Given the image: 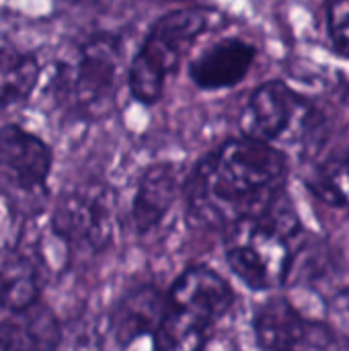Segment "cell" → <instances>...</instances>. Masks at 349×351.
Listing matches in <instances>:
<instances>
[{
	"label": "cell",
	"mask_w": 349,
	"mask_h": 351,
	"mask_svg": "<svg viewBox=\"0 0 349 351\" xmlns=\"http://www.w3.org/2000/svg\"><path fill=\"white\" fill-rule=\"evenodd\" d=\"M121 49L113 35L88 39L76 56L60 64L53 88L58 103L80 119H101L115 105Z\"/></svg>",
	"instance_id": "4"
},
{
	"label": "cell",
	"mask_w": 349,
	"mask_h": 351,
	"mask_svg": "<svg viewBox=\"0 0 349 351\" xmlns=\"http://www.w3.org/2000/svg\"><path fill=\"white\" fill-rule=\"evenodd\" d=\"M300 224L278 199L269 210L249 216L226 230V263L251 290L280 288L292 267V241Z\"/></svg>",
	"instance_id": "3"
},
{
	"label": "cell",
	"mask_w": 349,
	"mask_h": 351,
	"mask_svg": "<svg viewBox=\"0 0 349 351\" xmlns=\"http://www.w3.org/2000/svg\"><path fill=\"white\" fill-rule=\"evenodd\" d=\"M234 292L214 269H185L165 294L152 351H204L218 321L232 308Z\"/></svg>",
	"instance_id": "2"
},
{
	"label": "cell",
	"mask_w": 349,
	"mask_h": 351,
	"mask_svg": "<svg viewBox=\"0 0 349 351\" xmlns=\"http://www.w3.org/2000/svg\"><path fill=\"white\" fill-rule=\"evenodd\" d=\"M329 325L339 333H349V288L337 292L329 302Z\"/></svg>",
	"instance_id": "17"
},
{
	"label": "cell",
	"mask_w": 349,
	"mask_h": 351,
	"mask_svg": "<svg viewBox=\"0 0 349 351\" xmlns=\"http://www.w3.org/2000/svg\"><path fill=\"white\" fill-rule=\"evenodd\" d=\"M60 339L58 317L41 298L0 315V351H56Z\"/></svg>",
	"instance_id": "10"
},
{
	"label": "cell",
	"mask_w": 349,
	"mask_h": 351,
	"mask_svg": "<svg viewBox=\"0 0 349 351\" xmlns=\"http://www.w3.org/2000/svg\"><path fill=\"white\" fill-rule=\"evenodd\" d=\"M206 27L208 14L202 8L167 12L150 27L128 70V86L138 103L152 105L160 99L167 78L179 68L183 56Z\"/></svg>",
	"instance_id": "5"
},
{
	"label": "cell",
	"mask_w": 349,
	"mask_h": 351,
	"mask_svg": "<svg viewBox=\"0 0 349 351\" xmlns=\"http://www.w3.org/2000/svg\"><path fill=\"white\" fill-rule=\"evenodd\" d=\"M327 33L333 49L349 58V0L327 2Z\"/></svg>",
	"instance_id": "16"
},
{
	"label": "cell",
	"mask_w": 349,
	"mask_h": 351,
	"mask_svg": "<svg viewBox=\"0 0 349 351\" xmlns=\"http://www.w3.org/2000/svg\"><path fill=\"white\" fill-rule=\"evenodd\" d=\"M6 107H10V105H8V101H6V97H4V93H2V88H0V111L6 109Z\"/></svg>",
	"instance_id": "18"
},
{
	"label": "cell",
	"mask_w": 349,
	"mask_h": 351,
	"mask_svg": "<svg viewBox=\"0 0 349 351\" xmlns=\"http://www.w3.org/2000/svg\"><path fill=\"white\" fill-rule=\"evenodd\" d=\"M288 177L286 156L269 142L234 138L200 160L183 185L195 224L230 228L269 210Z\"/></svg>",
	"instance_id": "1"
},
{
	"label": "cell",
	"mask_w": 349,
	"mask_h": 351,
	"mask_svg": "<svg viewBox=\"0 0 349 351\" xmlns=\"http://www.w3.org/2000/svg\"><path fill=\"white\" fill-rule=\"evenodd\" d=\"M41 298L39 276L31 261L16 251L0 253V315Z\"/></svg>",
	"instance_id": "14"
},
{
	"label": "cell",
	"mask_w": 349,
	"mask_h": 351,
	"mask_svg": "<svg viewBox=\"0 0 349 351\" xmlns=\"http://www.w3.org/2000/svg\"><path fill=\"white\" fill-rule=\"evenodd\" d=\"M311 191L331 208H349V150L323 162L309 181Z\"/></svg>",
	"instance_id": "15"
},
{
	"label": "cell",
	"mask_w": 349,
	"mask_h": 351,
	"mask_svg": "<svg viewBox=\"0 0 349 351\" xmlns=\"http://www.w3.org/2000/svg\"><path fill=\"white\" fill-rule=\"evenodd\" d=\"M255 62V47L239 37H226L204 49L189 64V78L204 90H222L239 84Z\"/></svg>",
	"instance_id": "11"
},
{
	"label": "cell",
	"mask_w": 349,
	"mask_h": 351,
	"mask_svg": "<svg viewBox=\"0 0 349 351\" xmlns=\"http://www.w3.org/2000/svg\"><path fill=\"white\" fill-rule=\"evenodd\" d=\"M298 107V95L286 82H265L251 93L241 113V136L272 144L274 140L282 138L292 125Z\"/></svg>",
	"instance_id": "9"
},
{
	"label": "cell",
	"mask_w": 349,
	"mask_h": 351,
	"mask_svg": "<svg viewBox=\"0 0 349 351\" xmlns=\"http://www.w3.org/2000/svg\"><path fill=\"white\" fill-rule=\"evenodd\" d=\"M51 148L16 123L0 128V193L39 197L51 173Z\"/></svg>",
	"instance_id": "8"
},
{
	"label": "cell",
	"mask_w": 349,
	"mask_h": 351,
	"mask_svg": "<svg viewBox=\"0 0 349 351\" xmlns=\"http://www.w3.org/2000/svg\"><path fill=\"white\" fill-rule=\"evenodd\" d=\"M53 232L80 251H101L113 232L111 193L103 185H80L66 191L51 216Z\"/></svg>",
	"instance_id": "7"
},
{
	"label": "cell",
	"mask_w": 349,
	"mask_h": 351,
	"mask_svg": "<svg viewBox=\"0 0 349 351\" xmlns=\"http://www.w3.org/2000/svg\"><path fill=\"white\" fill-rule=\"evenodd\" d=\"M165 308V294L154 288H140L128 294L115 308L113 333L123 346L132 343L140 335L154 333Z\"/></svg>",
	"instance_id": "13"
},
{
	"label": "cell",
	"mask_w": 349,
	"mask_h": 351,
	"mask_svg": "<svg viewBox=\"0 0 349 351\" xmlns=\"http://www.w3.org/2000/svg\"><path fill=\"white\" fill-rule=\"evenodd\" d=\"M181 189L183 183L175 165L158 162L150 167L142 175L132 204V220L136 230L148 232L156 228L175 204Z\"/></svg>",
	"instance_id": "12"
},
{
	"label": "cell",
	"mask_w": 349,
	"mask_h": 351,
	"mask_svg": "<svg viewBox=\"0 0 349 351\" xmlns=\"http://www.w3.org/2000/svg\"><path fill=\"white\" fill-rule=\"evenodd\" d=\"M261 351H339V333L323 321L309 319L290 300H265L253 319Z\"/></svg>",
	"instance_id": "6"
}]
</instances>
